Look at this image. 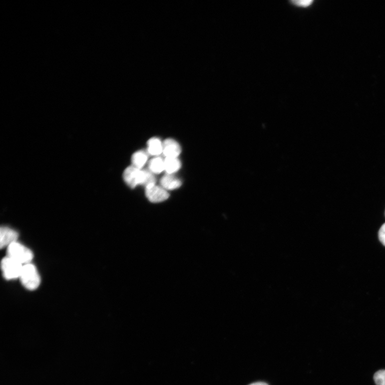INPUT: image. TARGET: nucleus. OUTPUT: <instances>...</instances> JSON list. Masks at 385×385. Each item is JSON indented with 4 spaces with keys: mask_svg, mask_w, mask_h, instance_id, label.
Listing matches in <instances>:
<instances>
[{
    "mask_svg": "<svg viewBox=\"0 0 385 385\" xmlns=\"http://www.w3.org/2000/svg\"><path fill=\"white\" fill-rule=\"evenodd\" d=\"M148 152L154 156H158L163 153V143L157 138H152L147 142Z\"/></svg>",
    "mask_w": 385,
    "mask_h": 385,
    "instance_id": "9",
    "label": "nucleus"
},
{
    "mask_svg": "<svg viewBox=\"0 0 385 385\" xmlns=\"http://www.w3.org/2000/svg\"><path fill=\"white\" fill-rule=\"evenodd\" d=\"M19 234L17 231L7 227H2L0 230V246L2 248L9 247L18 241Z\"/></svg>",
    "mask_w": 385,
    "mask_h": 385,
    "instance_id": "7",
    "label": "nucleus"
},
{
    "mask_svg": "<svg viewBox=\"0 0 385 385\" xmlns=\"http://www.w3.org/2000/svg\"><path fill=\"white\" fill-rule=\"evenodd\" d=\"M161 187L166 190H174L182 186L181 180L173 176V174H167L160 180Z\"/></svg>",
    "mask_w": 385,
    "mask_h": 385,
    "instance_id": "8",
    "label": "nucleus"
},
{
    "mask_svg": "<svg viewBox=\"0 0 385 385\" xmlns=\"http://www.w3.org/2000/svg\"><path fill=\"white\" fill-rule=\"evenodd\" d=\"M182 152V148L177 141L168 139L163 143V154L166 158H178Z\"/></svg>",
    "mask_w": 385,
    "mask_h": 385,
    "instance_id": "6",
    "label": "nucleus"
},
{
    "mask_svg": "<svg viewBox=\"0 0 385 385\" xmlns=\"http://www.w3.org/2000/svg\"><path fill=\"white\" fill-rule=\"evenodd\" d=\"M23 265L9 257L2 261V269L5 279L13 280L20 278Z\"/></svg>",
    "mask_w": 385,
    "mask_h": 385,
    "instance_id": "3",
    "label": "nucleus"
},
{
    "mask_svg": "<svg viewBox=\"0 0 385 385\" xmlns=\"http://www.w3.org/2000/svg\"><path fill=\"white\" fill-rule=\"evenodd\" d=\"M146 195L149 201L159 203L167 200L169 194L162 187L155 184L150 185L146 187Z\"/></svg>",
    "mask_w": 385,
    "mask_h": 385,
    "instance_id": "5",
    "label": "nucleus"
},
{
    "mask_svg": "<svg viewBox=\"0 0 385 385\" xmlns=\"http://www.w3.org/2000/svg\"><path fill=\"white\" fill-rule=\"evenodd\" d=\"M148 167L153 174H160L164 171V160L159 157H156L149 162Z\"/></svg>",
    "mask_w": 385,
    "mask_h": 385,
    "instance_id": "12",
    "label": "nucleus"
},
{
    "mask_svg": "<svg viewBox=\"0 0 385 385\" xmlns=\"http://www.w3.org/2000/svg\"><path fill=\"white\" fill-rule=\"evenodd\" d=\"M164 170L168 174H174L182 166L181 162L178 158H166L164 160Z\"/></svg>",
    "mask_w": 385,
    "mask_h": 385,
    "instance_id": "10",
    "label": "nucleus"
},
{
    "mask_svg": "<svg viewBox=\"0 0 385 385\" xmlns=\"http://www.w3.org/2000/svg\"><path fill=\"white\" fill-rule=\"evenodd\" d=\"M123 178L126 184L131 188H135L137 186L142 184L143 170L133 166L129 167L124 172Z\"/></svg>",
    "mask_w": 385,
    "mask_h": 385,
    "instance_id": "4",
    "label": "nucleus"
},
{
    "mask_svg": "<svg viewBox=\"0 0 385 385\" xmlns=\"http://www.w3.org/2000/svg\"><path fill=\"white\" fill-rule=\"evenodd\" d=\"M148 160L147 154L144 151H138L133 154L132 157V166L141 169L145 166Z\"/></svg>",
    "mask_w": 385,
    "mask_h": 385,
    "instance_id": "11",
    "label": "nucleus"
},
{
    "mask_svg": "<svg viewBox=\"0 0 385 385\" xmlns=\"http://www.w3.org/2000/svg\"><path fill=\"white\" fill-rule=\"evenodd\" d=\"M311 0H300V1H293L292 3L296 6L300 7H308L312 3Z\"/></svg>",
    "mask_w": 385,
    "mask_h": 385,
    "instance_id": "15",
    "label": "nucleus"
},
{
    "mask_svg": "<svg viewBox=\"0 0 385 385\" xmlns=\"http://www.w3.org/2000/svg\"><path fill=\"white\" fill-rule=\"evenodd\" d=\"M373 379L376 385H385V370L376 372L374 375Z\"/></svg>",
    "mask_w": 385,
    "mask_h": 385,
    "instance_id": "13",
    "label": "nucleus"
},
{
    "mask_svg": "<svg viewBox=\"0 0 385 385\" xmlns=\"http://www.w3.org/2000/svg\"><path fill=\"white\" fill-rule=\"evenodd\" d=\"M7 256L25 265L33 260L34 254L32 251L17 241L8 247Z\"/></svg>",
    "mask_w": 385,
    "mask_h": 385,
    "instance_id": "2",
    "label": "nucleus"
},
{
    "mask_svg": "<svg viewBox=\"0 0 385 385\" xmlns=\"http://www.w3.org/2000/svg\"><path fill=\"white\" fill-rule=\"evenodd\" d=\"M20 279L23 286L30 290L36 289L41 281L36 266L31 263L23 265Z\"/></svg>",
    "mask_w": 385,
    "mask_h": 385,
    "instance_id": "1",
    "label": "nucleus"
},
{
    "mask_svg": "<svg viewBox=\"0 0 385 385\" xmlns=\"http://www.w3.org/2000/svg\"><path fill=\"white\" fill-rule=\"evenodd\" d=\"M249 385H268V384H267L266 383H265L263 382H258L251 383Z\"/></svg>",
    "mask_w": 385,
    "mask_h": 385,
    "instance_id": "16",
    "label": "nucleus"
},
{
    "mask_svg": "<svg viewBox=\"0 0 385 385\" xmlns=\"http://www.w3.org/2000/svg\"><path fill=\"white\" fill-rule=\"evenodd\" d=\"M378 237L382 244L385 246V223L380 227L378 232Z\"/></svg>",
    "mask_w": 385,
    "mask_h": 385,
    "instance_id": "14",
    "label": "nucleus"
}]
</instances>
